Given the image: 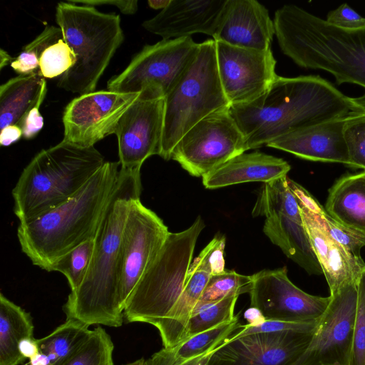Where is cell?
<instances>
[{"label": "cell", "instance_id": "obj_40", "mask_svg": "<svg viewBox=\"0 0 365 365\" xmlns=\"http://www.w3.org/2000/svg\"><path fill=\"white\" fill-rule=\"evenodd\" d=\"M319 320L309 322H289L266 320L263 323L255 326L247 324L241 325L230 336L229 338L227 339V340L231 341L237 338L257 333L280 331L313 332L317 329Z\"/></svg>", "mask_w": 365, "mask_h": 365}, {"label": "cell", "instance_id": "obj_11", "mask_svg": "<svg viewBox=\"0 0 365 365\" xmlns=\"http://www.w3.org/2000/svg\"><path fill=\"white\" fill-rule=\"evenodd\" d=\"M169 232L163 221L144 206L140 198L132 201L120 242L119 298L123 310L131 292L156 257Z\"/></svg>", "mask_w": 365, "mask_h": 365}, {"label": "cell", "instance_id": "obj_38", "mask_svg": "<svg viewBox=\"0 0 365 365\" xmlns=\"http://www.w3.org/2000/svg\"><path fill=\"white\" fill-rule=\"evenodd\" d=\"M315 216L334 241L354 256L361 257L360 250L365 246L364 235L337 222L326 211Z\"/></svg>", "mask_w": 365, "mask_h": 365}, {"label": "cell", "instance_id": "obj_12", "mask_svg": "<svg viewBox=\"0 0 365 365\" xmlns=\"http://www.w3.org/2000/svg\"><path fill=\"white\" fill-rule=\"evenodd\" d=\"M312 339L294 365H349L357 302V283L330 295Z\"/></svg>", "mask_w": 365, "mask_h": 365}, {"label": "cell", "instance_id": "obj_34", "mask_svg": "<svg viewBox=\"0 0 365 365\" xmlns=\"http://www.w3.org/2000/svg\"><path fill=\"white\" fill-rule=\"evenodd\" d=\"M252 277L242 275L235 271H227L212 275L198 302H213L230 295L249 293Z\"/></svg>", "mask_w": 365, "mask_h": 365}, {"label": "cell", "instance_id": "obj_27", "mask_svg": "<svg viewBox=\"0 0 365 365\" xmlns=\"http://www.w3.org/2000/svg\"><path fill=\"white\" fill-rule=\"evenodd\" d=\"M34 330L31 314L0 293V365H19L26 359L19 344L34 337Z\"/></svg>", "mask_w": 365, "mask_h": 365}, {"label": "cell", "instance_id": "obj_33", "mask_svg": "<svg viewBox=\"0 0 365 365\" xmlns=\"http://www.w3.org/2000/svg\"><path fill=\"white\" fill-rule=\"evenodd\" d=\"M94 247L95 238L90 239L62 256L52 266L51 272H58L66 277L71 292L76 290L83 283L89 269Z\"/></svg>", "mask_w": 365, "mask_h": 365}, {"label": "cell", "instance_id": "obj_54", "mask_svg": "<svg viewBox=\"0 0 365 365\" xmlns=\"http://www.w3.org/2000/svg\"><path fill=\"white\" fill-rule=\"evenodd\" d=\"M331 365H336V364H331Z\"/></svg>", "mask_w": 365, "mask_h": 365}, {"label": "cell", "instance_id": "obj_49", "mask_svg": "<svg viewBox=\"0 0 365 365\" xmlns=\"http://www.w3.org/2000/svg\"><path fill=\"white\" fill-rule=\"evenodd\" d=\"M247 324L252 326L257 325L266 321L262 312L255 307H250L244 314Z\"/></svg>", "mask_w": 365, "mask_h": 365}, {"label": "cell", "instance_id": "obj_18", "mask_svg": "<svg viewBox=\"0 0 365 365\" xmlns=\"http://www.w3.org/2000/svg\"><path fill=\"white\" fill-rule=\"evenodd\" d=\"M274 35V22L264 5L256 0H226L212 39L265 51L271 48Z\"/></svg>", "mask_w": 365, "mask_h": 365}, {"label": "cell", "instance_id": "obj_42", "mask_svg": "<svg viewBox=\"0 0 365 365\" xmlns=\"http://www.w3.org/2000/svg\"><path fill=\"white\" fill-rule=\"evenodd\" d=\"M46 96H43L36 105L24 117L19 126L22 130V137L29 140L34 138L43 126V118L39 112V108Z\"/></svg>", "mask_w": 365, "mask_h": 365}, {"label": "cell", "instance_id": "obj_43", "mask_svg": "<svg viewBox=\"0 0 365 365\" xmlns=\"http://www.w3.org/2000/svg\"><path fill=\"white\" fill-rule=\"evenodd\" d=\"M287 181L288 185L296 197L299 206L304 207L316 215H321L326 211L319 202L303 187L289 178L287 179Z\"/></svg>", "mask_w": 365, "mask_h": 365}, {"label": "cell", "instance_id": "obj_46", "mask_svg": "<svg viewBox=\"0 0 365 365\" xmlns=\"http://www.w3.org/2000/svg\"><path fill=\"white\" fill-rule=\"evenodd\" d=\"M147 361L148 365H177L173 349L163 348L147 359Z\"/></svg>", "mask_w": 365, "mask_h": 365}, {"label": "cell", "instance_id": "obj_31", "mask_svg": "<svg viewBox=\"0 0 365 365\" xmlns=\"http://www.w3.org/2000/svg\"><path fill=\"white\" fill-rule=\"evenodd\" d=\"M238 297L230 295L213 302H197L179 344L200 332L232 321L235 317L234 309Z\"/></svg>", "mask_w": 365, "mask_h": 365}, {"label": "cell", "instance_id": "obj_45", "mask_svg": "<svg viewBox=\"0 0 365 365\" xmlns=\"http://www.w3.org/2000/svg\"><path fill=\"white\" fill-rule=\"evenodd\" d=\"M70 2L93 6L111 5L117 7L124 14H133L138 10L137 0H70Z\"/></svg>", "mask_w": 365, "mask_h": 365}, {"label": "cell", "instance_id": "obj_13", "mask_svg": "<svg viewBox=\"0 0 365 365\" xmlns=\"http://www.w3.org/2000/svg\"><path fill=\"white\" fill-rule=\"evenodd\" d=\"M250 307L259 309L266 320L289 322L318 321L331 297L309 294L294 285L287 267L264 269L252 275Z\"/></svg>", "mask_w": 365, "mask_h": 365}, {"label": "cell", "instance_id": "obj_14", "mask_svg": "<svg viewBox=\"0 0 365 365\" xmlns=\"http://www.w3.org/2000/svg\"><path fill=\"white\" fill-rule=\"evenodd\" d=\"M139 96L107 90L75 98L63 113V140L83 148L94 146L115 133L120 118Z\"/></svg>", "mask_w": 365, "mask_h": 365}, {"label": "cell", "instance_id": "obj_23", "mask_svg": "<svg viewBox=\"0 0 365 365\" xmlns=\"http://www.w3.org/2000/svg\"><path fill=\"white\" fill-rule=\"evenodd\" d=\"M326 212L365 236V170L341 177L329 190Z\"/></svg>", "mask_w": 365, "mask_h": 365}, {"label": "cell", "instance_id": "obj_35", "mask_svg": "<svg viewBox=\"0 0 365 365\" xmlns=\"http://www.w3.org/2000/svg\"><path fill=\"white\" fill-rule=\"evenodd\" d=\"M73 49L63 38L48 46L39 57L38 73L44 78L61 77L76 63Z\"/></svg>", "mask_w": 365, "mask_h": 365}, {"label": "cell", "instance_id": "obj_8", "mask_svg": "<svg viewBox=\"0 0 365 365\" xmlns=\"http://www.w3.org/2000/svg\"><path fill=\"white\" fill-rule=\"evenodd\" d=\"M164 101L159 155L168 160L177 143L192 127L210 114L230 106L218 75L214 39L199 43L195 57Z\"/></svg>", "mask_w": 365, "mask_h": 365}, {"label": "cell", "instance_id": "obj_21", "mask_svg": "<svg viewBox=\"0 0 365 365\" xmlns=\"http://www.w3.org/2000/svg\"><path fill=\"white\" fill-rule=\"evenodd\" d=\"M299 210L302 224L329 285L330 295L347 283H357L365 267L361 257L354 256L334 241L315 215L301 206Z\"/></svg>", "mask_w": 365, "mask_h": 365}, {"label": "cell", "instance_id": "obj_1", "mask_svg": "<svg viewBox=\"0 0 365 365\" xmlns=\"http://www.w3.org/2000/svg\"><path fill=\"white\" fill-rule=\"evenodd\" d=\"M365 111L319 76H277L267 91L246 104L230 106L245 138V150L267 145L291 132Z\"/></svg>", "mask_w": 365, "mask_h": 365}, {"label": "cell", "instance_id": "obj_25", "mask_svg": "<svg viewBox=\"0 0 365 365\" xmlns=\"http://www.w3.org/2000/svg\"><path fill=\"white\" fill-rule=\"evenodd\" d=\"M46 81L38 72L19 75L0 86V129L18 125L46 95Z\"/></svg>", "mask_w": 365, "mask_h": 365}, {"label": "cell", "instance_id": "obj_36", "mask_svg": "<svg viewBox=\"0 0 365 365\" xmlns=\"http://www.w3.org/2000/svg\"><path fill=\"white\" fill-rule=\"evenodd\" d=\"M344 135L349 153V166L365 170V111L352 115L347 120Z\"/></svg>", "mask_w": 365, "mask_h": 365}, {"label": "cell", "instance_id": "obj_53", "mask_svg": "<svg viewBox=\"0 0 365 365\" xmlns=\"http://www.w3.org/2000/svg\"><path fill=\"white\" fill-rule=\"evenodd\" d=\"M123 365H148V364L147 359L141 358V359H138V360H136L135 361H133V362H130V363H128V364H123Z\"/></svg>", "mask_w": 365, "mask_h": 365}, {"label": "cell", "instance_id": "obj_32", "mask_svg": "<svg viewBox=\"0 0 365 365\" xmlns=\"http://www.w3.org/2000/svg\"><path fill=\"white\" fill-rule=\"evenodd\" d=\"M114 345L101 326L91 331L84 341L57 365H114Z\"/></svg>", "mask_w": 365, "mask_h": 365}, {"label": "cell", "instance_id": "obj_10", "mask_svg": "<svg viewBox=\"0 0 365 365\" xmlns=\"http://www.w3.org/2000/svg\"><path fill=\"white\" fill-rule=\"evenodd\" d=\"M245 152L244 135L229 106L210 114L192 127L174 148L171 159L190 175L202 178Z\"/></svg>", "mask_w": 365, "mask_h": 365}, {"label": "cell", "instance_id": "obj_6", "mask_svg": "<svg viewBox=\"0 0 365 365\" xmlns=\"http://www.w3.org/2000/svg\"><path fill=\"white\" fill-rule=\"evenodd\" d=\"M56 21L76 57L75 65L58 78V87L81 95L94 92L123 41L120 16L68 1L57 4Z\"/></svg>", "mask_w": 365, "mask_h": 365}, {"label": "cell", "instance_id": "obj_2", "mask_svg": "<svg viewBox=\"0 0 365 365\" xmlns=\"http://www.w3.org/2000/svg\"><path fill=\"white\" fill-rule=\"evenodd\" d=\"M142 191L140 169L120 168L95 237L88 273L81 286L71 292L63 307L66 319L88 326H122L123 309L119 298L121 235L130 205Z\"/></svg>", "mask_w": 365, "mask_h": 365}, {"label": "cell", "instance_id": "obj_9", "mask_svg": "<svg viewBox=\"0 0 365 365\" xmlns=\"http://www.w3.org/2000/svg\"><path fill=\"white\" fill-rule=\"evenodd\" d=\"M199 43L191 37L146 45L119 74L107 83L109 91L140 93L144 98H165L195 57Z\"/></svg>", "mask_w": 365, "mask_h": 365}, {"label": "cell", "instance_id": "obj_50", "mask_svg": "<svg viewBox=\"0 0 365 365\" xmlns=\"http://www.w3.org/2000/svg\"><path fill=\"white\" fill-rule=\"evenodd\" d=\"M22 365H51L48 356L39 351L36 355L29 359V361Z\"/></svg>", "mask_w": 365, "mask_h": 365}, {"label": "cell", "instance_id": "obj_48", "mask_svg": "<svg viewBox=\"0 0 365 365\" xmlns=\"http://www.w3.org/2000/svg\"><path fill=\"white\" fill-rule=\"evenodd\" d=\"M19 351L25 359H31L39 352L37 339L34 337H26L19 344Z\"/></svg>", "mask_w": 365, "mask_h": 365}, {"label": "cell", "instance_id": "obj_3", "mask_svg": "<svg viewBox=\"0 0 365 365\" xmlns=\"http://www.w3.org/2000/svg\"><path fill=\"white\" fill-rule=\"evenodd\" d=\"M120 169L118 161L105 162L66 202L19 224L17 237L21 251L33 264L51 272L62 256L95 238Z\"/></svg>", "mask_w": 365, "mask_h": 365}, {"label": "cell", "instance_id": "obj_28", "mask_svg": "<svg viewBox=\"0 0 365 365\" xmlns=\"http://www.w3.org/2000/svg\"><path fill=\"white\" fill-rule=\"evenodd\" d=\"M287 179L285 176L263 184L252 209L254 217L282 215L302 224L299 206L288 185Z\"/></svg>", "mask_w": 365, "mask_h": 365}, {"label": "cell", "instance_id": "obj_7", "mask_svg": "<svg viewBox=\"0 0 365 365\" xmlns=\"http://www.w3.org/2000/svg\"><path fill=\"white\" fill-rule=\"evenodd\" d=\"M204 227L199 216L187 229L168 233L125 303L123 315L127 322L155 326L167 317L183 290L197 240Z\"/></svg>", "mask_w": 365, "mask_h": 365}, {"label": "cell", "instance_id": "obj_51", "mask_svg": "<svg viewBox=\"0 0 365 365\" xmlns=\"http://www.w3.org/2000/svg\"><path fill=\"white\" fill-rule=\"evenodd\" d=\"M170 0H148V6L153 9H165L170 3Z\"/></svg>", "mask_w": 365, "mask_h": 365}, {"label": "cell", "instance_id": "obj_30", "mask_svg": "<svg viewBox=\"0 0 365 365\" xmlns=\"http://www.w3.org/2000/svg\"><path fill=\"white\" fill-rule=\"evenodd\" d=\"M241 324L239 318L200 332L173 348L175 363L182 365L190 360L210 356Z\"/></svg>", "mask_w": 365, "mask_h": 365}, {"label": "cell", "instance_id": "obj_47", "mask_svg": "<svg viewBox=\"0 0 365 365\" xmlns=\"http://www.w3.org/2000/svg\"><path fill=\"white\" fill-rule=\"evenodd\" d=\"M22 137V130L18 125H9L0 133V144L1 146H9L18 141Z\"/></svg>", "mask_w": 365, "mask_h": 365}, {"label": "cell", "instance_id": "obj_4", "mask_svg": "<svg viewBox=\"0 0 365 365\" xmlns=\"http://www.w3.org/2000/svg\"><path fill=\"white\" fill-rule=\"evenodd\" d=\"M273 22L282 52L297 66L365 88V27L339 29L294 4L278 9Z\"/></svg>", "mask_w": 365, "mask_h": 365}, {"label": "cell", "instance_id": "obj_52", "mask_svg": "<svg viewBox=\"0 0 365 365\" xmlns=\"http://www.w3.org/2000/svg\"><path fill=\"white\" fill-rule=\"evenodd\" d=\"M0 68L2 69L5 66L8 64H11V63L14 60V58H12L6 51L4 49H1L0 51Z\"/></svg>", "mask_w": 365, "mask_h": 365}, {"label": "cell", "instance_id": "obj_26", "mask_svg": "<svg viewBox=\"0 0 365 365\" xmlns=\"http://www.w3.org/2000/svg\"><path fill=\"white\" fill-rule=\"evenodd\" d=\"M210 277L203 271H188L176 304L167 317L154 326L159 331L164 348L173 349L180 344L193 309Z\"/></svg>", "mask_w": 365, "mask_h": 365}, {"label": "cell", "instance_id": "obj_41", "mask_svg": "<svg viewBox=\"0 0 365 365\" xmlns=\"http://www.w3.org/2000/svg\"><path fill=\"white\" fill-rule=\"evenodd\" d=\"M326 21L329 24L348 31H355L365 27V17L361 16L347 4H342L338 8L330 11Z\"/></svg>", "mask_w": 365, "mask_h": 365}, {"label": "cell", "instance_id": "obj_17", "mask_svg": "<svg viewBox=\"0 0 365 365\" xmlns=\"http://www.w3.org/2000/svg\"><path fill=\"white\" fill-rule=\"evenodd\" d=\"M164 98H138L117 125L120 168L140 169L149 157L160 155L164 124Z\"/></svg>", "mask_w": 365, "mask_h": 365}, {"label": "cell", "instance_id": "obj_15", "mask_svg": "<svg viewBox=\"0 0 365 365\" xmlns=\"http://www.w3.org/2000/svg\"><path fill=\"white\" fill-rule=\"evenodd\" d=\"M215 43L218 75L230 106L256 100L278 76L271 48L259 51Z\"/></svg>", "mask_w": 365, "mask_h": 365}, {"label": "cell", "instance_id": "obj_37", "mask_svg": "<svg viewBox=\"0 0 365 365\" xmlns=\"http://www.w3.org/2000/svg\"><path fill=\"white\" fill-rule=\"evenodd\" d=\"M349 365H365V267L357 282V302Z\"/></svg>", "mask_w": 365, "mask_h": 365}, {"label": "cell", "instance_id": "obj_44", "mask_svg": "<svg viewBox=\"0 0 365 365\" xmlns=\"http://www.w3.org/2000/svg\"><path fill=\"white\" fill-rule=\"evenodd\" d=\"M10 66L19 75H29L38 71L39 61L34 53L23 49Z\"/></svg>", "mask_w": 365, "mask_h": 365}, {"label": "cell", "instance_id": "obj_20", "mask_svg": "<svg viewBox=\"0 0 365 365\" xmlns=\"http://www.w3.org/2000/svg\"><path fill=\"white\" fill-rule=\"evenodd\" d=\"M359 113L361 112L291 132L269 142L267 146L309 160L338 163L349 166L344 129L347 120Z\"/></svg>", "mask_w": 365, "mask_h": 365}, {"label": "cell", "instance_id": "obj_24", "mask_svg": "<svg viewBox=\"0 0 365 365\" xmlns=\"http://www.w3.org/2000/svg\"><path fill=\"white\" fill-rule=\"evenodd\" d=\"M263 231L287 257L308 273H323L303 224L282 215H274L266 217Z\"/></svg>", "mask_w": 365, "mask_h": 365}, {"label": "cell", "instance_id": "obj_16", "mask_svg": "<svg viewBox=\"0 0 365 365\" xmlns=\"http://www.w3.org/2000/svg\"><path fill=\"white\" fill-rule=\"evenodd\" d=\"M314 331H280L226 339L212 353L207 365H294Z\"/></svg>", "mask_w": 365, "mask_h": 365}, {"label": "cell", "instance_id": "obj_39", "mask_svg": "<svg viewBox=\"0 0 365 365\" xmlns=\"http://www.w3.org/2000/svg\"><path fill=\"white\" fill-rule=\"evenodd\" d=\"M225 246L224 236H217L213 238L193 260L188 271H203L211 276L224 272L225 271Z\"/></svg>", "mask_w": 365, "mask_h": 365}, {"label": "cell", "instance_id": "obj_5", "mask_svg": "<svg viewBox=\"0 0 365 365\" xmlns=\"http://www.w3.org/2000/svg\"><path fill=\"white\" fill-rule=\"evenodd\" d=\"M105 163L94 148L62 140L37 153L12 190L20 223L34 220L76 195Z\"/></svg>", "mask_w": 365, "mask_h": 365}, {"label": "cell", "instance_id": "obj_29", "mask_svg": "<svg viewBox=\"0 0 365 365\" xmlns=\"http://www.w3.org/2000/svg\"><path fill=\"white\" fill-rule=\"evenodd\" d=\"M88 327L79 321L66 319L48 335L37 339L39 351L48 356L51 365H57L88 336L91 331Z\"/></svg>", "mask_w": 365, "mask_h": 365}, {"label": "cell", "instance_id": "obj_22", "mask_svg": "<svg viewBox=\"0 0 365 365\" xmlns=\"http://www.w3.org/2000/svg\"><path fill=\"white\" fill-rule=\"evenodd\" d=\"M289 164L284 160L261 152L241 153L202 177L207 189L248 182H268L287 176Z\"/></svg>", "mask_w": 365, "mask_h": 365}, {"label": "cell", "instance_id": "obj_19", "mask_svg": "<svg viewBox=\"0 0 365 365\" xmlns=\"http://www.w3.org/2000/svg\"><path fill=\"white\" fill-rule=\"evenodd\" d=\"M226 0H170L142 26L163 40L204 34L213 37Z\"/></svg>", "mask_w": 365, "mask_h": 365}]
</instances>
